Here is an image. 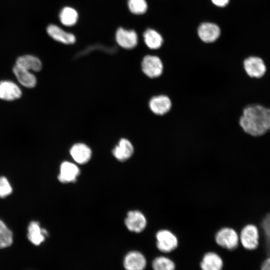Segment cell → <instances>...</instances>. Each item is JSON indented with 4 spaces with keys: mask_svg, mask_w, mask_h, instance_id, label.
I'll list each match as a JSON object with an SVG mask.
<instances>
[{
    "mask_svg": "<svg viewBox=\"0 0 270 270\" xmlns=\"http://www.w3.org/2000/svg\"><path fill=\"white\" fill-rule=\"evenodd\" d=\"M150 110L154 115L163 116L170 112L172 103L170 98L164 94L152 96L148 103Z\"/></svg>",
    "mask_w": 270,
    "mask_h": 270,
    "instance_id": "3",
    "label": "cell"
},
{
    "mask_svg": "<svg viewBox=\"0 0 270 270\" xmlns=\"http://www.w3.org/2000/svg\"><path fill=\"white\" fill-rule=\"evenodd\" d=\"M124 224L130 232L140 233L145 229L147 220L146 216L141 212L132 210L127 213L124 220Z\"/></svg>",
    "mask_w": 270,
    "mask_h": 270,
    "instance_id": "7",
    "label": "cell"
},
{
    "mask_svg": "<svg viewBox=\"0 0 270 270\" xmlns=\"http://www.w3.org/2000/svg\"><path fill=\"white\" fill-rule=\"evenodd\" d=\"M230 0H212V3L218 6L224 7L226 6L229 2Z\"/></svg>",
    "mask_w": 270,
    "mask_h": 270,
    "instance_id": "28",
    "label": "cell"
},
{
    "mask_svg": "<svg viewBox=\"0 0 270 270\" xmlns=\"http://www.w3.org/2000/svg\"><path fill=\"white\" fill-rule=\"evenodd\" d=\"M158 249L164 253L170 252L176 248L178 240L176 236L168 230H158L156 235Z\"/></svg>",
    "mask_w": 270,
    "mask_h": 270,
    "instance_id": "5",
    "label": "cell"
},
{
    "mask_svg": "<svg viewBox=\"0 0 270 270\" xmlns=\"http://www.w3.org/2000/svg\"><path fill=\"white\" fill-rule=\"evenodd\" d=\"M12 191V187L8 179L4 176H0V198L9 196Z\"/></svg>",
    "mask_w": 270,
    "mask_h": 270,
    "instance_id": "27",
    "label": "cell"
},
{
    "mask_svg": "<svg viewBox=\"0 0 270 270\" xmlns=\"http://www.w3.org/2000/svg\"><path fill=\"white\" fill-rule=\"evenodd\" d=\"M198 34L204 42L212 43L220 37V30L219 26L215 24L203 22L198 28Z\"/></svg>",
    "mask_w": 270,
    "mask_h": 270,
    "instance_id": "11",
    "label": "cell"
},
{
    "mask_svg": "<svg viewBox=\"0 0 270 270\" xmlns=\"http://www.w3.org/2000/svg\"><path fill=\"white\" fill-rule=\"evenodd\" d=\"M224 262L221 256L213 252L206 253L200 262L202 270H222Z\"/></svg>",
    "mask_w": 270,
    "mask_h": 270,
    "instance_id": "16",
    "label": "cell"
},
{
    "mask_svg": "<svg viewBox=\"0 0 270 270\" xmlns=\"http://www.w3.org/2000/svg\"><path fill=\"white\" fill-rule=\"evenodd\" d=\"M22 92L14 82L4 80L0 82V98L6 100H13L19 98Z\"/></svg>",
    "mask_w": 270,
    "mask_h": 270,
    "instance_id": "17",
    "label": "cell"
},
{
    "mask_svg": "<svg viewBox=\"0 0 270 270\" xmlns=\"http://www.w3.org/2000/svg\"><path fill=\"white\" fill-rule=\"evenodd\" d=\"M238 124L246 134L261 136L270 130V109L260 104H250L242 110Z\"/></svg>",
    "mask_w": 270,
    "mask_h": 270,
    "instance_id": "1",
    "label": "cell"
},
{
    "mask_svg": "<svg viewBox=\"0 0 270 270\" xmlns=\"http://www.w3.org/2000/svg\"><path fill=\"white\" fill-rule=\"evenodd\" d=\"M258 231L254 225H247L241 231L240 240L242 246L247 250L256 249L258 244Z\"/></svg>",
    "mask_w": 270,
    "mask_h": 270,
    "instance_id": "8",
    "label": "cell"
},
{
    "mask_svg": "<svg viewBox=\"0 0 270 270\" xmlns=\"http://www.w3.org/2000/svg\"><path fill=\"white\" fill-rule=\"evenodd\" d=\"M263 228L266 238V249L267 254L270 256V214H268L262 221Z\"/></svg>",
    "mask_w": 270,
    "mask_h": 270,
    "instance_id": "26",
    "label": "cell"
},
{
    "mask_svg": "<svg viewBox=\"0 0 270 270\" xmlns=\"http://www.w3.org/2000/svg\"><path fill=\"white\" fill-rule=\"evenodd\" d=\"M78 14L74 8L66 6L62 9L59 14V18L61 23L66 26L74 25L78 20Z\"/></svg>",
    "mask_w": 270,
    "mask_h": 270,
    "instance_id": "22",
    "label": "cell"
},
{
    "mask_svg": "<svg viewBox=\"0 0 270 270\" xmlns=\"http://www.w3.org/2000/svg\"><path fill=\"white\" fill-rule=\"evenodd\" d=\"M48 34L53 40L66 44H72L76 42L75 36L62 30L58 26L51 24L46 28Z\"/></svg>",
    "mask_w": 270,
    "mask_h": 270,
    "instance_id": "14",
    "label": "cell"
},
{
    "mask_svg": "<svg viewBox=\"0 0 270 270\" xmlns=\"http://www.w3.org/2000/svg\"><path fill=\"white\" fill-rule=\"evenodd\" d=\"M70 153L74 162L80 164L88 162L92 156L90 148L86 144L81 142L72 145L70 148Z\"/></svg>",
    "mask_w": 270,
    "mask_h": 270,
    "instance_id": "13",
    "label": "cell"
},
{
    "mask_svg": "<svg viewBox=\"0 0 270 270\" xmlns=\"http://www.w3.org/2000/svg\"><path fill=\"white\" fill-rule=\"evenodd\" d=\"M140 68L144 76L150 79H155L162 74L164 64L159 56L146 54L142 60Z\"/></svg>",
    "mask_w": 270,
    "mask_h": 270,
    "instance_id": "2",
    "label": "cell"
},
{
    "mask_svg": "<svg viewBox=\"0 0 270 270\" xmlns=\"http://www.w3.org/2000/svg\"><path fill=\"white\" fill-rule=\"evenodd\" d=\"M134 152V148L132 143L125 138L120 140L118 144L112 150L114 156L120 162H124L129 159Z\"/></svg>",
    "mask_w": 270,
    "mask_h": 270,
    "instance_id": "15",
    "label": "cell"
},
{
    "mask_svg": "<svg viewBox=\"0 0 270 270\" xmlns=\"http://www.w3.org/2000/svg\"><path fill=\"white\" fill-rule=\"evenodd\" d=\"M143 38L146 45L152 50L160 48L164 42L162 36L158 32L151 28H148L144 32Z\"/></svg>",
    "mask_w": 270,
    "mask_h": 270,
    "instance_id": "21",
    "label": "cell"
},
{
    "mask_svg": "<svg viewBox=\"0 0 270 270\" xmlns=\"http://www.w3.org/2000/svg\"><path fill=\"white\" fill-rule=\"evenodd\" d=\"M261 270H270V256L262 264Z\"/></svg>",
    "mask_w": 270,
    "mask_h": 270,
    "instance_id": "29",
    "label": "cell"
},
{
    "mask_svg": "<svg viewBox=\"0 0 270 270\" xmlns=\"http://www.w3.org/2000/svg\"><path fill=\"white\" fill-rule=\"evenodd\" d=\"M116 40L122 48L130 50L134 48L138 43L136 32L132 30L119 28L116 32Z\"/></svg>",
    "mask_w": 270,
    "mask_h": 270,
    "instance_id": "9",
    "label": "cell"
},
{
    "mask_svg": "<svg viewBox=\"0 0 270 270\" xmlns=\"http://www.w3.org/2000/svg\"><path fill=\"white\" fill-rule=\"evenodd\" d=\"M153 270H175L176 264L174 262L165 256H158L155 258L152 264Z\"/></svg>",
    "mask_w": 270,
    "mask_h": 270,
    "instance_id": "23",
    "label": "cell"
},
{
    "mask_svg": "<svg viewBox=\"0 0 270 270\" xmlns=\"http://www.w3.org/2000/svg\"><path fill=\"white\" fill-rule=\"evenodd\" d=\"M215 240L220 246L232 250L238 247L239 238L237 232L234 229L224 228L216 232Z\"/></svg>",
    "mask_w": 270,
    "mask_h": 270,
    "instance_id": "4",
    "label": "cell"
},
{
    "mask_svg": "<svg viewBox=\"0 0 270 270\" xmlns=\"http://www.w3.org/2000/svg\"><path fill=\"white\" fill-rule=\"evenodd\" d=\"M13 72L19 82L23 86L32 88L36 85V78L30 71L15 65Z\"/></svg>",
    "mask_w": 270,
    "mask_h": 270,
    "instance_id": "19",
    "label": "cell"
},
{
    "mask_svg": "<svg viewBox=\"0 0 270 270\" xmlns=\"http://www.w3.org/2000/svg\"><path fill=\"white\" fill-rule=\"evenodd\" d=\"M123 266L126 270H144L146 266V260L141 252L132 250L125 255Z\"/></svg>",
    "mask_w": 270,
    "mask_h": 270,
    "instance_id": "10",
    "label": "cell"
},
{
    "mask_svg": "<svg viewBox=\"0 0 270 270\" xmlns=\"http://www.w3.org/2000/svg\"><path fill=\"white\" fill-rule=\"evenodd\" d=\"M243 68L246 73L250 78H260L266 70L264 60L260 57L250 56L243 61Z\"/></svg>",
    "mask_w": 270,
    "mask_h": 270,
    "instance_id": "6",
    "label": "cell"
},
{
    "mask_svg": "<svg viewBox=\"0 0 270 270\" xmlns=\"http://www.w3.org/2000/svg\"><path fill=\"white\" fill-rule=\"evenodd\" d=\"M80 174L78 167L74 163L68 161L62 162L60 166L58 180L64 184L75 182Z\"/></svg>",
    "mask_w": 270,
    "mask_h": 270,
    "instance_id": "12",
    "label": "cell"
},
{
    "mask_svg": "<svg viewBox=\"0 0 270 270\" xmlns=\"http://www.w3.org/2000/svg\"><path fill=\"white\" fill-rule=\"evenodd\" d=\"M28 238L36 246L40 245L48 236V232L42 228L39 222L36 221L30 222L28 228Z\"/></svg>",
    "mask_w": 270,
    "mask_h": 270,
    "instance_id": "18",
    "label": "cell"
},
{
    "mask_svg": "<svg viewBox=\"0 0 270 270\" xmlns=\"http://www.w3.org/2000/svg\"><path fill=\"white\" fill-rule=\"evenodd\" d=\"M13 236L12 231L0 220V248H6L12 245Z\"/></svg>",
    "mask_w": 270,
    "mask_h": 270,
    "instance_id": "24",
    "label": "cell"
},
{
    "mask_svg": "<svg viewBox=\"0 0 270 270\" xmlns=\"http://www.w3.org/2000/svg\"><path fill=\"white\" fill-rule=\"evenodd\" d=\"M16 65L28 71L38 72L42 68V64L40 59L32 55L20 56L16 61Z\"/></svg>",
    "mask_w": 270,
    "mask_h": 270,
    "instance_id": "20",
    "label": "cell"
},
{
    "mask_svg": "<svg viewBox=\"0 0 270 270\" xmlns=\"http://www.w3.org/2000/svg\"><path fill=\"white\" fill-rule=\"evenodd\" d=\"M128 6L130 12L135 14H143L148 8L146 0H128Z\"/></svg>",
    "mask_w": 270,
    "mask_h": 270,
    "instance_id": "25",
    "label": "cell"
}]
</instances>
